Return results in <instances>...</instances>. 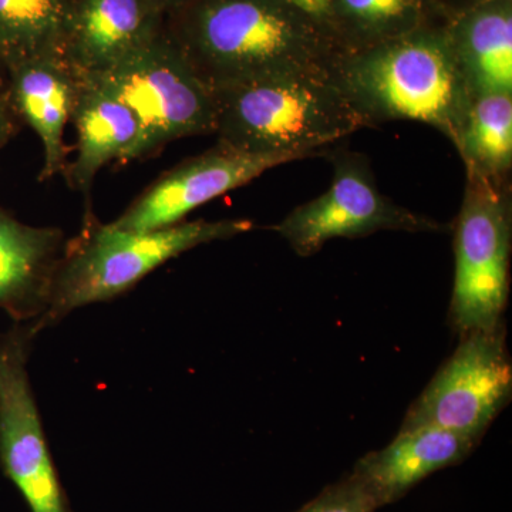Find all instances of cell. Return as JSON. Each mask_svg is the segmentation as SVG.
Returning a JSON list of instances; mask_svg holds the SVG:
<instances>
[{"instance_id":"cell-4","label":"cell","mask_w":512,"mask_h":512,"mask_svg":"<svg viewBox=\"0 0 512 512\" xmlns=\"http://www.w3.org/2000/svg\"><path fill=\"white\" fill-rule=\"evenodd\" d=\"M248 220L190 221L156 231L133 232L84 217L79 237L67 241L57 266L39 332L69 313L123 295L171 259L200 245L251 231Z\"/></svg>"},{"instance_id":"cell-1","label":"cell","mask_w":512,"mask_h":512,"mask_svg":"<svg viewBox=\"0 0 512 512\" xmlns=\"http://www.w3.org/2000/svg\"><path fill=\"white\" fill-rule=\"evenodd\" d=\"M165 28L212 92L330 70L339 55L286 0H191L165 18Z\"/></svg>"},{"instance_id":"cell-9","label":"cell","mask_w":512,"mask_h":512,"mask_svg":"<svg viewBox=\"0 0 512 512\" xmlns=\"http://www.w3.org/2000/svg\"><path fill=\"white\" fill-rule=\"evenodd\" d=\"M32 323L0 333V468L32 512H73L37 407L28 373Z\"/></svg>"},{"instance_id":"cell-11","label":"cell","mask_w":512,"mask_h":512,"mask_svg":"<svg viewBox=\"0 0 512 512\" xmlns=\"http://www.w3.org/2000/svg\"><path fill=\"white\" fill-rule=\"evenodd\" d=\"M164 26L151 0H72L62 55L77 74L103 73Z\"/></svg>"},{"instance_id":"cell-2","label":"cell","mask_w":512,"mask_h":512,"mask_svg":"<svg viewBox=\"0 0 512 512\" xmlns=\"http://www.w3.org/2000/svg\"><path fill=\"white\" fill-rule=\"evenodd\" d=\"M332 73L366 127L420 121L456 143L471 94L444 23H427L377 45L339 53Z\"/></svg>"},{"instance_id":"cell-22","label":"cell","mask_w":512,"mask_h":512,"mask_svg":"<svg viewBox=\"0 0 512 512\" xmlns=\"http://www.w3.org/2000/svg\"><path fill=\"white\" fill-rule=\"evenodd\" d=\"M22 124L18 113L13 109L9 93H0V151L19 133Z\"/></svg>"},{"instance_id":"cell-7","label":"cell","mask_w":512,"mask_h":512,"mask_svg":"<svg viewBox=\"0 0 512 512\" xmlns=\"http://www.w3.org/2000/svg\"><path fill=\"white\" fill-rule=\"evenodd\" d=\"M332 184L299 205L275 231L299 256H312L335 238H362L379 231L441 232L446 225L397 204L379 190L369 158L349 150L330 151Z\"/></svg>"},{"instance_id":"cell-18","label":"cell","mask_w":512,"mask_h":512,"mask_svg":"<svg viewBox=\"0 0 512 512\" xmlns=\"http://www.w3.org/2000/svg\"><path fill=\"white\" fill-rule=\"evenodd\" d=\"M72 0H0V64L6 72L47 55H62Z\"/></svg>"},{"instance_id":"cell-16","label":"cell","mask_w":512,"mask_h":512,"mask_svg":"<svg viewBox=\"0 0 512 512\" xmlns=\"http://www.w3.org/2000/svg\"><path fill=\"white\" fill-rule=\"evenodd\" d=\"M444 25L471 99L512 94V0H473Z\"/></svg>"},{"instance_id":"cell-15","label":"cell","mask_w":512,"mask_h":512,"mask_svg":"<svg viewBox=\"0 0 512 512\" xmlns=\"http://www.w3.org/2000/svg\"><path fill=\"white\" fill-rule=\"evenodd\" d=\"M480 441L440 427L402 429L389 446L360 458L352 474L365 484L379 508L384 507L436 471L461 463Z\"/></svg>"},{"instance_id":"cell-10","label":"cell","mask_w":512,"mask_h":512,"mask_svg":"<svg viewBox=\"0 0 512 512\" xmlns=\"http://www.w3.org/2000/svg\"><path fill=\"white\" fill-rule=\"evenodd\" d=\"M298 160L302 158L288 154L242 153L217 143L161 174L110 225L133 232L173 227L207 202Z\"/></svg>"},{"instance_id":"cell-21","label":"cell","mask_w":512,"mask_h":512,"mask_svg":"<svg viewBox=\"0 0 512 512\" xmlns=\"http://www.w3.org/2000/svg\"><path fill=\"white\" fill-rule=\"evenodd\" d=\"M286 2L311 20L313 25H315L323 35L328 37L333 45L338 47V42H336L335 18H333V0H286Z\"/></svg>"},{"instance_id":"cell-17","label":"cell","mask_w":512,"mask_h":512,"mask_svg":"<svg viewBox=\"0 0 512 512\" xmlns=\"http://www.w3.org/2000/svg\"><path fill=\"white\" fill-rule=\"evenodd\" d=\"M454 147L466 165L467 178L510 185L512 94L473 97Z\"/></svg>"},{"instance_id":"cell-8","label":"cell","mask_w":512,"mask_h":512,"mask_svg":"<svg viewBox=\"0 0 512 512\" xmlns=\"http://www.w3.org/2000/svg\"><path fill=\"white\" fill-rule=\"evenodd\" d=\"M505 336L504 322L461 335L456 352L410 407L402 429L433 426L483 439L511 399L512 366Z\"/></svg>"},{"instance_id":"cell-3","label":"cell","mask_w":512,"mask_h":512,"mask_svg":"<svg viewBox=\"0 0 512 512\" xmlns=\"http://www.w3.org/2000/svg\"><path fill=\"white\" fill-rule=\"evenodd\" d=\"M212 93L217 143L242 153L325 156L326 147L366 127L332 69L266 77Z\"/></svg>"},{"instance_id":"cell-14","label":"cell","mask_w":512,"mask_h":512,"mask_svg":"<svg viewBox=\"0 0 512 512\" xmlns=\"http://www.w3.org/2000/svg\"><path fill=\"white\" fill-rule=\"evenodd\" d=\"M9 99L23 124L39 136L43 167L39 181L64 175L70 150L64 131L72 119L79 89V74L63 55L36 57L8 72Z\"/></svg>"},{"instance_id":"cell-24","label":"cell","mask_w":512,"mask_h":512,"mask_svg":"<svg viewBox=\"0 0 512 512\" xmlns=\"http://www.w3.org/2000/svg\"><path fill=\"white\" fill-rule=\"evenodd\" d=\"M9 77L5 67L0 64V93L8 92Z\"/></svg>"},{"instance_id":"cell-23","label":"cell","mask_w":512,"mask_h":512,"mask_svg":"<svg viewBox=\"0 0 512 512\" xmlns=\"http://www.w3.org/2000/svg\"><path fill=\"white\" fill-rule=\"evenodd\" d=\"M154 3V6L167 18L168 15L174 13L175 10L183 8L184 5H187L191 0H151Z\"/></svg>"},{"instance_id":"cell-12","label":"cell","mask_w":512,"mask_h":512,"mask_svg":"<svg viewBox=\"0 0 512 512\" xmlns=\"http://www.w3.org/2000/svg\"><path fill=\"white\" fill-rule=\"evenodd\" d=\"M76 127V158L63 177L86 198V215H92L94 180L104 165L136 160L141 126L126 104L93 77L79 74V89L70 119Z\"/></svg>"},{"instance_id":"cell-6","label":"cell","mask_w":512,"mask_h":512,"mask_svg":"<svg viewBox=\"0 0 512 512\" xmlns=\"http://www.w3.org/2000/svg\"><path fill=\"white\" fill-rule=\"evenodd\" d=\"M512 205L510 185L467 178L454 225L456 276L450 322L464 335L503 322L510 295Z\"/></svg>"},{"instance_id":"cell-5","label":"cell","mask_w":512,"mask_h":512,"mask_svg":"<svg viewBox=\"0 0 512 512\" xmlns=\"http://www.w3.org/2000/svg\"><path fill=\"white\" fill-rule=\"evenodd\" d=\"M89 77L137 117L141 141L136 160L154 156L180 138L214 136V93L165 26L109 70Z\"/></svg>"},{"instance_id":"cell-20","label":"cell","mask_w":512,"mask_h":512,"mask_svg":"<svg viewBox=\"0 0 512 512\" xmlns=\"http://www.w3.org/2000/svg\"><path fill=\"white\" fill-rule=\"evenodd\" d=\"M373 495L359 478L350 474L339 483L329 485L318 497L296 512H376Z\"/></svg>"},{"instance_id":"cell-19","label":"cell","mask_w":512,"mask_h":512,"mask_svg":"<svg viewBox=\"0 0 512 512\" xmlns=\"http://www.w3.org/2000/svg\"><path fill=\"white\" fill-rule=\"evenodd\" d=\"M437 0H333L340 53L394 39L433 22Z\"/></svg>"},{"instance_id":"cell-13","label":"cell","mask_w":512,"mask_h":512,"mask_svg":"<svg viewBox=\"0 0 512 512\" xmlns=\"http://www.w3.org/2000/svg\"><path fill=\"white\" fill-rule=\"evenodd\" d=\"M66 244L62 229L25 224L0 207V311L16 323L42 319Z\"/></svg>"}]
</instances>
